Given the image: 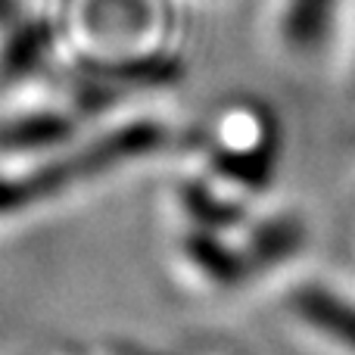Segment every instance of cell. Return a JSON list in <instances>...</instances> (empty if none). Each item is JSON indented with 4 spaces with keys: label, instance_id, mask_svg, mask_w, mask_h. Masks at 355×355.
<instances>
[{
    "label": "cell",
    "instance_id": "5",
    "mask_svg": "<svg viewBox=\"0 0 355 355\" xmlns=\"http://www.w3.org/2000/svg\"><path fill=\"white\" fill-rule=\"evenodd\" d=\"M296 240H300V227L293 221H281V225H265L256 231L252 237V252H256L262 262H275V259L287 256L290 250H296Z\"/></svg>",
    "mask_w": 355,
    "mask_h": 355
},
{
    "label": "cell",
    "instance_id": "4",
    "mask_svg": "<svg viewBox=\"0 0 355 355\" xmlns=\"http://www.w3.org/2000/svg\"><path fill=\"white\" fill-rule=\"evenodd\" d=\"M190 256H193L196 265L206 268L209 277H215V281H221V284H231V281H237V277L243 275L240 259L234 256L231 250L218 246L212 237H193L190 240Z\"/></svg>",
    "mask_w": 355,
    "mask_h": 355
},
{
    "label": "cell",
    "instance_id": "1",
    "mask_svg": "<svg viewBox=\"0 0 355 355\" xmlns=\"http://www.w3.org/2000/svg\"><path fill=\"white\" fill-rule=\"evenodd\" d=\"M218 141L225 144L218 156V166L227 178L250 184V187H262L268 181V144H271V125L252 106H240L225 116L218 128Z\"/></svg>",
    "mask_w": 355,
    "mask_h": 355
},
{
    "label": "cell",
    "instance_id": "2",
    "mask_svg": "<svg viewBox=\"0 0 355 355\" xmlns=\"http://www.w3.org/2000/svg\"><path fill=\"white\" fill-rule=\"evenodd\" d=\"M340 0H284L281 41L293 53H315L337 22Z\"/></svg>",
    "mask_w": 355,
    "mask_h": 355
},
{
    "label": "cell",
    "instance_id": "3",
    "mask_svg": "<svg viewBox=\"0 0 355 355\" xmlns=\"http://www.w3.org/2000/svg\"><path fill=\"white\" fill-rule=\"evenodd\" d=\"M293 309L309 321L312 327H318L321 334H327L331 340L355 349V306L343 302L321 287H302L300 293H293Z\"/></svg>",
    "mask_w": 355,
    "mask_h": 355
}]
</instances>
